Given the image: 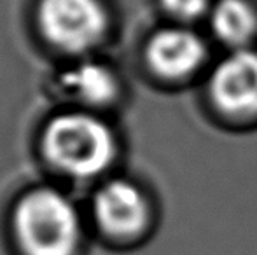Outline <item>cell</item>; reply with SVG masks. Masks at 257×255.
Here are the masks:
<instances>
[{
  "instance_id": "cell-1",
  "label": "cell",
  "mask_w": 257,
  "mask_h": 255,
  "mask_svg": "<svg viewBox=\"0 0 257 255\" xmlns=\"http://www.w3.org/2000/svg\"><path fill=\"white\" fill-rule=\"evenodd\" d=\"M14 231L27 255H74L81 238L74 206L54 189H35L20 201Z\"/></svg>"
},
{
  "instance_id": "cell-2",
  "label": "cell",
  "mask_w": 257,
  "mask_h": 255,
  "mask_svg": "<svg viewBox=\"0 0 257 255\" xmlns=\"http://www.w3.org/2000/svg\"><path fill=\"white\" fill-rule=\"evenodd\" d=\"M42 147L54 166L81 178L100 173L114 156L110 129L86 114L54 117L44 131Z\"/></svg>"
},
{
  "instance_id": "cell-3",
  "label": "cell",
  "mask_w": 257,
  "mask_h": 255,
  "mask_svg": "<svg viewBox=\"0 0 257 255\" xmlns=\"http://www.w3.org/2000/svg\"><path fill=\"white\" fill-rule=\"evenodd\" d=\"M39 23L51 44L81 53L103 37L107 14L98 0H42Z\"/></svg>"
},
{
  "instance_id": "cell-4",
  "label": "cell",
  "mask_w": 257,
  "mask_h": 255,
  "mask_svg": "<svg viewBox=\"0 0 257 255\" xmlns=\"http://www.w3.org/2000/svg\"><path fill=\"white\" fill-rule=\"evenodd\" d=\"M213 102L233 116L257 112V53L236 49L215 67L210 79Z\"/></svg>"
},
{
  "instance_id": "cell-5",
  "label": "cell",
  "mask_w": 257,
  "mask_h": 255,
  "mask_svg": "<svg viewBox=\"0 0 257 255\" xmlns=\"http://www.w3.org/2000/svg\"><path fill=\"white\" fill-rule=\"evenodd\" d=\"M147 203L142 192L124 180L105 184L95 197L100 227L112 236H133L147 224Z\"/></svg>"
},
{
  "instance_id": "cell-6",
  "label": "cell",
  "mask_w": 257,
  "mask_h": 255,
  "mask_svg": "<svg viewBox=\"0 0 257 255\" xmlns=\"http://www.w3.org/2000/svg\"><path fill=\"white\" fill-rule=\"evenodd\" d=\"M205 44L186 28H165L153 35L147 60L156 74L166 79H182L200 68L205 60Z\"/></svg>"
},
{
  "instance_id": "cell-7",
  "label": "cell",
  "mask_w": 257,
  "mask_h": 255,
  "mask_svg": "<svg viewBox=\"0 0 257 255\" xmlns=\"http://www.w3.org/2000/svg\"><path fill=\"white\" fill-rule=\"evenodd\" d=\"M61 84L68 93L88 103H107L114 98L117 82L108 67L96 62H84L61 75Z\"/></svg>"
},
{
  "instance_id": "cell-8",
  "label": "cell",
  "mask_w": 257,
  "mask_h": 255,
  "mask_svg": "<svg viewBox=\"0 0 257 255\" xmlns=\"http://www.w3.org/2000/svg\"><path fill=\"white\" fill-rule=\"evenodd\" d=\"M255 13L245 0H219L212 9V28L229 46H241L255 32Z\"/></svg>"
},
{
  "instance_id": "cell-9",
  "label": "cell",
  "mask_w": 257,
  "mask_h": 255,
  "mask_svg": "<svg viewBox=\"0 0 257 255\" xmlns=\"http://www.w3.org/2000/svg\"><path fill=\"white\" fill-rule=\"evenodd\" d=\"M170 14L182 21H191L203 16L208 9V0H161Z\"/></svg>"
}]
</instances>
